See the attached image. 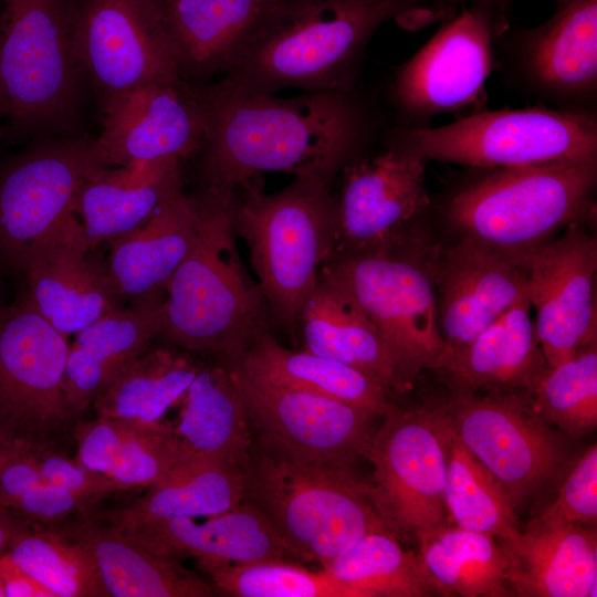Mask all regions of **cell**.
I'll list each match as a JSON object with an SVG mask.
<instances>
[{"label":"cell","mask_w":597,"mask_h":597,"mask_svg":"<svg viewBox=\"0 0 597 597\" xmlns=\"http://www.w3.org/2000/svg\"><path fill=\"white\" fill-rule=\"evenodd\" d=\"M70 346L22 295L0 312V437L39 451L66 425Z\"/></svg>","instance_id":"14"},{"label":"cell","mask_w":597,"mask_h":597,"mask_svg":"<svg viewBox=\"0 0 597 597\" xmlns=\"http://www.w3.org/2000/svg\"><path fill=\"white\" fill-rule=\"evenodd\" d=\"M525 294L549 368L597 343L595 276L597 242L584 221L527 256Z\"/></svg>","instance_id":"19"},{"label":"cell","mask_w":597,"mask_h":597,"mask_svg":"<svg viewBox=\"0 0 597 597\" xmlns=\"http://www.w3.org/2000/svg\"><path fill=\"white\" fill-rule=\"evenodd\" d=\"M304 1H315V0H304Z\"/></svg>","instance_id":"56"},{"label":"cell","mask_w":597,"mask_h":597,"mask_svg":"<svg viewBox=\"0 0 597 597\" xmlns=\"http://www.w3.org/2000/svg\"><path fill=\"white\" fill-rule=\"evenodd\" d=\"M244 474L245 500L268 516L289 555L302 561L325 566L366 534H395L369 484L352 468L303 461L261 446Z\"/></svg>","instance_id":"6"},{"label":"cell","mask_w":597,"mask_h":597,"mask_svg":"<svg viewBox=\"0 0 597 597\" xmlns=\"http://www.w3.org/2000/svg\"><path fill=\"white\" fill-rule=\"evenodd\" d=\"M127 534L177 558L248 564L281 561L289 553L268 516L253 503L197 523L180 517L153 521H112Z\"/></svg>","instance_id":"27"},{"label":"cell","mask_w":597,"mask_h":597,"mask_svg":"<svg viewBox=\"0 0 597 597\" xmlns=\"http://www.w3.org/2000/svg\"><path fill=\"white\" fill-rule=\"evenodd\" d=\"M526 294L441 369L453 391L531 395L548 369Z\"/></svg>","instance_id":"30"},{"label":"cell","mask_w":597,"mask_h":597,"mask_svg":"<svg viewBox=\"0 0 597 597\" xmlns=\"http://www.w3.org/2000/svg\"><path fill=\"white\" fill-rule=\"evenodd\" d=\"M95 503L63 486L42 483L6 506L27 521L54 525L76 513H84Z\"/></svg>","instance_id":"45"},{"label":"cell","mask_w":597,"mask_h":597,"mask_svg":"<svg viewBox=\"0 0 597 597\" xmlns=\"http://www.w3.org/2000/svg\"><path fill=\"white\" fill-rule=\"evenodd\" d=\"M554 1L556 2L557 8H559V7H563V6L574 1V0H554Z\"/></svg>","instance_id":"52"},{"label":"cell","mask_w":597,"mask_h":597,"mask_svg":"<svg viewBox=\"0 0 597 597\" xmlns=\"http://www.w3.org/2000/svg\"><path fill=\"white\" fill-rule=\"evenodd\" d=\"M73 46L102 102L149 83L182 81L163 0H72Z\"/></svg>","instance_id":"16"},{"label":"cell","mask_w":597,"mask_h":597,"mask_svg":"<svg viewBox=\"0 0 597 597\" xmlns=\"http://www.w3.org/2000/svg\"><path fill=\"white\" fill-rule=\"evenodd\" d=\"M507 556L512 596H596V531L582 524L541 516L499 541Z\"/></svg>","instance_id":"24"},{"label":"cell","mask_w":597,"mask_h":597,"mask_svg":"<svg viewBox=\"0 0 597 597\" xmlns=\"http://www.w3.org/2000/svg\"><path fill=\"white\" fill-rule=\"evenodd\" d=\"M44 482L38 452L15 450L0 464V507Z\"/></svg>","instance_id":"47"},{"label":"cell","mask_w":597,"mask_h":597,"mask_svg":"<svg viewBox=\"0 0 597 597\" xmlns=\"http://www.w3.org/2000/svg\"><path fill=\"white\" fill-rule=\"evenodd\" d=\"M323 570L362 597L442 595L421 554L405 551L389 532L366 534Z\"/></svg>","instance_id":"35"},{"label":"cell","mask_w":597,"mask_h":597,"mask_svg":"<svg viewBox=\"0 0 597 597\" xmlns=\"http://www.w3.org/2000/svg\"><path fill=\"white\" fill-rule=\"evenodd\" d=\"M247 495L244 471L221 460L190 455L147 488L133 505L111 521L195 519L228 512Z\"/></svg>","instance_id":"34"},{"label":"cell","mask_w":597,"mask_h":597,"mask_svg":"<svg viewBox=\"0 0 597 597\" xmlns=\"http://www.w3.org/2000/svg\"><path fill=\"white\" fill-rule=\"evenodd\" d=\"M437 323L443 343L438 370L525 295L522 264L468 239L434 261Z\"/></svg>","instance_id":"22"},{"label":"cell","mask_w":597,"mask_h":597,"mask_svg":"<svg viewBox=\"0 0 597 597\" xmlns=\"http://www.w3.org/2000/svg\"><path fill=\"white\" fill-rule=\"evenodd\" d=\"M298 321L304 350L348 365L388 392L408 390L375 325L352 293L324 269Z\"/></svg>","instance_id":"28"},{"label":"cell","mask_w":597,"mask_h":597,"mask_svg":"<svg viewBox=\"0 0 597 597\" xmlns=\"http://www.w3.org/2000/svg\"><path fill=\"white\" fill-rule=\"evenodd\" d=\"M20 272L25 298L65 336L119 307L106 263L88 247L75 213L32 247Z\"/></svg>","instance_id":"20"},{"label":"cell","mask_w":597,"mask_h":597,"mask_svg":"<svg viewBox=\"0 0 597 597\" xmlns=\"http://www.w3.org/2000/svg\"><path fill=\"white\" fill-rule=\"evenodd\" d=\"M174 426L188 457L227 462L245 471L251 460L250 420L229 369H199Z\"/></svg>","instance_id":"33"},{"label":"cell","mask_w":597,"mask_h":597,"mask_svg":"<svg viewBox=\"0 0 597 597\" xmlns=\"http://www.w3.org/2000/svg\"><path fill=\"white\" fill-rule=\"evenodd\" d=\"M0 87L3 114L21 134L66 130L83 72L72 32V0H3Z\"/></svg>","instance_id":"8"},{"label":"cell","mask_w":597,"mask_h":597,"mask_svg":"<svg viewBox=\"0 0 597 597\" xmlns=\"http://www.w3.org/2000/svg\"><path fill=\"white\" fill-rule=\"evenodd\" d=\"M418 543L442 595L512 596L506 580L509 559L494 537L447 525Z\"/></svg>","instance_id":"36"},{"label":"cell","mask_w":597,"mask_h":597,"mask_svg":"<svg viewBox=\"0 0 597 597\" xmlns=\"http://www.w3.org/2000/svg\"><path fill=\"white\" fill-rule=\"evenodd\" d=\"M494 69L505 86L540 105L597 114V0H574L535 28H504Z\"/></svg>","instance_id":"13"},{"label":"cell","mask_w":597,"mask_h":597,"mask_svg":"<svg viewBox=\"0 0 597 597\" xmlns=\"http://www.w3.org/2000/svg\"><path fill=\"white\" fill-rule=\"evenodd\" d=\"M473 169L447 196L442 216L461 239L520 264L594 211L597 161Z\"/></svg>","instance_id":"4"},{"label":"cell","mask_w":597,"mask_h":597,"mask_svg":"<svg viewBox=\"0 0 597 597\" xmlns=\"http://www.w3.org/2000/svg\"><path fill=\"white\" fill-rule=\"evenodd\" d=\"M366 458L371 498L397 537L425 538L447 526L446 425L439 406L387 415Z\"/></svg>","instance_id":"12"},{"label":"cell","mask_w":597,"mask_h":597,"mask_svg":"<svg viewBox=\"0 0 597 597\" xmlns=\"http://www.w3.org/2000/svg\"><path fill=\"white\" fill-rule=\"evenodd\" d=\"M130 426L129 420L108 416L77 422L74 428L77 442L75 461L92 471L109 475Z\"/></svg>","instance_id":"44"},{"label":"cell","mask_w":597,"mask_h":597,"mask_svg":"<svg viewBox=\"0 0 597 597\" xmlns=\"http://www.w3.org/2000/svg\"><path fill=\"white\" fill-rule=\"evenodd\" d=\"M6 555L54 597H109L90 553L51 526L32 523Z\"/></svg>","instance_id":"39"},{"label":"cell","mask_w":597,"mask_h":597,"mask_svg":"<svg viewBox=\"0 0 597 597\" xmlns=\"http://www.w3.org/2000/svg\"><path fill=\"white\" fill-rule=\"evenodd\" d=\"M228 365L250 377L337 399L375 416L386 417L397 408L389 392L364 373L307 350L287 349L268 331Z\"/></svg>","instance_id":"32"},{"label":"cell","mask_w":597,"mask_h":597,"mask_svg":"<svg viewBox=\"0 0 597 597\" xmlns=\"http://www.w3.org/2000/svg\"><path fill=\"white\" fill-rule=\"evenodd\" d=\"M95 146L106 167L189 157L199 151L205 123L188 83H149L103 102Z\"/></svg>","instance_id":"21"},{"label":"cell","mask_w":597,"mask_h":597,"mask_svg":"<svg viewBox=\"0 0 597 597\" xmlns=\"http://www.w3.org/2000/svg\"><path fill=\"white\" fill-rule=\"evenodd\" d=\"M464 0H442V4L446 6L447 8L451 9L453 7H455L457 4H459L460 2H462Z\"/></svg>","instance_id":"51"},{"label":"cell","mask_w":597,"mask_h":597,"mask_svg":"<svg viewBox=\"0 0 597 597\" xmlns=\"http://www.w3.org/2000/svg\"><path fill=\"white\" fill-rule=\"evenodd\" d=\"M227 368L261 446L298 460L352 468L365 457L375 415L318 394L250 377Z\"/></svg>","instance_id":"18"},{"label":"cell","mask_w":597,"mask_h":597,"mask_svg":"<svg viewBox=\"0 0 597 597\" xmlns=\"http://www.w3.org/2000/svg\"><path fill=\"white\" fill-rule=\"evenodd\" d=\"M0 578L6 597H54L48 588L15 566L6 553L0 556Z\"/></svg>","instance_id":"48"},{"label":"cell","mask_w":597,"mask_h":597,"mask_svg":"<svg viewBox=\"0 0 597 597\" xmlns=\"http://www.w3.org/2000/svg\"><path fill=\"white\" fill-rule=\"evenodd\" d=\"M3 306L1 305V302H0V312L2 311Z\"/></svg>","instance_id":"55"},{"label":"cell","mask_w":597,"mask_h":597,"mask_svg":"<svg viewBox=\"0 0 597 597\" xmlns=\"http://www.w3.org/2000/svg\"><path fill=\"white\" fill-rule=\"evenodd\" d=\"M105 168L95 139L44 140L0 171V262L20 271L34 244L74 212L86 180Z\"/></svg>","instance_id":"17"},{"label":"cell","mask_w":597,"mask_h":597,"mask_svg":"<svg viewBox=\"0 0 597 597\" xmlns=\"http://www.w3.org/2000/svg\"><path fill=\"white\" fill-rule=\"evenodd\" d=\"M0 597H6V596H4V590H3V586H2L1 578H0Z\"/></svg>","instance_id":"54"},{"label":"cell","mask_w":597,"mask_h":597,"mask_svg":"<svg viewBox=\"0 0 597 597\" xmlns=\"http://www.w3.org/2000/svg\"><path fill=\"white\" fill-rule=\"evenodd\" d=\"M193 196L172 191L138 228L109 240L106 269L119 298L132 302L165 290L196 240Z\"/></svg>","instance_id":"29"},{"label":"cell","mask_w":597,"mask_h":597,"mask_svg":"<svg viewBox=\"0 0 597 597\" xmlns=\"http://www.w3.org/2000/svg\"><path fill=\"white\" fill-rule=\"evenodd\" d=\"M434 260L433 255L342 254L322 266L356 298L408 388L422 370H438L443 354Z\"/></svg>","instance_id":"10"},{"label":"cell","mask_w":597,"mask_h":597,"mask_svg":"<svg viewBox=\"0 0 597 597\" xmlns=\"http://www.w3.org/2000/svg\"><path fill=\"white\" fill-rule=\"evenodd\" d=\"M179 159L136 161L105 168L82 186L74 207L92 250L142 226L182 187Z\"/></svg>","instance_id":"31"},{"label":"cell","mask_w":597,"mask_h":597,"mask_svg":"<svg viewBox=\"0 0 597 597\" xmlns=\"http://www.w3.org/2000/svg\"><path fill=\"white\" fill-rule=\"evenodd\" d=\"M254 181L235 191L234 231L248 244L269 311L291 328L322 266L336 253V200L331 180L317 174L294 176L274 193Z\"/></svg>","instance_id":"5"},{"label":"cell","mask_w":597,"mask_h":597,"mask_svg":"<svg viewBox=\"0 0 597 597\" xmlns=\"http://www.w3.org/2000/svg\"><path fill=\"white\" fill-rule=\"evenodd\" d=\"M198 367L186 356L166 349L142 354L94 400L97 416L158 422L184 399Z\"/></svg>","instance_id":"37"},{"label":"cell","mask_w":597,"mask_h":597,"mask_svg":"<svg viewBox=\"0 0 597 597\" xmlns=\"http://www.w3.org/2000/svg\"><path fill=\"white\" fill-rule=\"evenodd\" d=\"M533 410L551 427L583 438L597 426V344L548 368L530 395Z\"/></svg>","instance_id":"40"},{"label":"cell","mask_w":597,"mask_h":597,"mask_svg":"<svg viewBox=\"0 0 597 597\" xmlns=\"http://www.w3.org/2000/svg\"><path fill=\"white\" fill-rule=\"evenodd\" d=\"M163 291L116 307L76 333L65 365L63 389L71 416L83 412L109 383L163 333Z\"/></svg>","instance_id":"25"},{"label":"cell","mask_w":597,"mask_h":597,"mask_svg":"<svg viewBox=\"0 0 597 597\" xmlns=\"http://www.w3.org/2000/svg\"><path fill=\"white\" fill-rule=\"evenodd\" d=\"M386 144L423 161L476 169L523 168L597 161V114L537 104L480 111L439 127L394 126Z\"/></svg>","instance_id":"7"},{"label":"cell","mask_w":597,"mask_h":597,"mask_svg":"<svg viewBox=\"0 0 597 597\" xmlns=\"http://www.w3.org/2000/svg\"><path fill=\"white\" fill-rule=\"evenodd\" d=\"M442 417L447 440L444 501L448 514L457 526L464 530L483 533L499 541L512 537L520 530L515 509L505 489L462 444L448 426L443 413Z\"/></svg>","instance_id":"38"},{"label":"cell","mask_w":597,"mask_h":597,"mask_svg":"<svg viewBox=\"0 0 597 597\" xmlns=\"http://www.w3.org/2000/svg\"><path fill=\"white\" fill-rule=\"evenodd\" d=\"M538 516L577 524L597 522V446L578 459L564 479L557 498Z\"/></svg>","instance_id":"43"},{"label":"cell","mask_w":597,"mask_h":597,"mask_svg":"<svg viewBox=\"0 0 597 597\" xmlns=\"http://www.w3.org/2000/svg\"><path fill=\"white\" fill-rule=\"evenodd\" d=\"M48 526V525H46ZM80 544L94 559L113 597H209L213 586L179 558L111 526L88 519L50 525Z\"/></svg>","instance_id":"26"},{"label":"cell","mask_w":597,"mask_h":597,"mask_svg":"<svg viewBox=\"0 0 597 597\" xmlns=\"http://www.w3.org/2000/svg\"><path fill=\"white\" fill-rule=\"evenodd\" d=\"M3 114V98H2V92L0 87V116Z\"/></svg>","instance_id":"53"},{"label":"cell","mask_w":597,"mask_h":597,"mask_svg":"<svg viewBox=\"0 0 597 597\" xmlns=\"http://www.w3.org/2000/svg\"><path fill=\"white\" fill-rule=\"evenodd\" d=\"M213 586L238 597H362L323 569L311 572L281 561L248 564L196 561Z\"/></svg>","instance_id":"41"},{"label":"cell","mask_w":597,"mask_h":597,"mask_svg":"<svg viewBox=\"0 0 597 597\" xmlns=\"http://www.w3.org/2000/svg\"><path fill=\"white\" fill-rule=\"evenodd\" d=\"M474 1L396 70L389 85L396 126L423 128L442 114L482 111L504 25L501 0Z\"/></svg>","instance_id":"9"},{"label":"cell","mask_w":597,"mask_h":597,"mask_svg":"<svg viewBox=\"0 0 597 597\" xmlns=\"http://www.w3.org/2000/svg\"><path fill=\"white\" fill-rule=\"evenodd\" d=\"M421 0H283L240 61L221 80L245 91L276 94L350 90L375 32L395 19L430 20Z\"/></svg>","instance_id":"2"},{"label":"cell","mask_w":597,"mask_h":597,"mask_svg":"<svg viewBox=\"0 0 597 597\" xmlns=\"http://www.w3.org/2000/svg\"><path fill=\"white\" fill-rule=\"evenodd\" d=\"M31 524L22 516L0 507V556L7 552L13 540Z\"/></svg>","instance_id":"49"},{"label":"cell","mask_w":597,"mask_h":597,"mask_svg":"<svg viewBox=\"0 0 597 597\" xmlns=\"http://www.w3.org/2000/svg\"><path fill=\"white\" fill-rule=\"evenodd\" d=\"M39 455V454H38ZM40 468L46 483L63 486L94 503L124 489L108 475L92 471L75 460L59 454L39 455Z\"/></svg>","instance_id":"46"},{"label":"cell","mask_w":597,"mask_h":597,"mask_svg":"<svg viewBox=\"0 0 597 597\" xmlns=\"http://www.w3.org/2000/svg\"><path fill=\"white\" fill-rule=\"evenodd\" d=\"M439 407L462 444L501 482L515 510L565 461L563 438L533 410L526 394L453 391Z\"/></svg>","instance_id":"15"},{"label":"cell","mask_w":597,"mask_h":597,"mask_svg":"<svg viewBox=\"0 0 597 597\" xmlns=\"http://www.w3.org/2000/svg\"><path fill=\"white\" fill-rule=\"evenodd\" d=\"M283 0H163L179 77L199 84L226 75Z\"/></svg>","instance_id":"23"},{"label":"cell","mask_w":597,"mask_h":597,"mask_svg":"<svg viewBox=\"0 0 597 597\" xmlns=\"http://www.w3.org/2000/svg\"><path fill=\"white\" fill-rule=\"evenodd\" d=\"M187 457L172 425L132 421L108 476L124 490L147 489Z\"/></svg>","instance_id":"42"},{"label":"cell","mask_w":597,"mask_h":597,"mask_svg":"<svg viewBox=\"0 0 597 597\" xmlns=\"http://www.w3.org/2000/svg\"><path fill=\"white\" fill-rule=\"evenodd\" d=\"M18 449L23 448L17 447L0 437V464Z\"/></svg>","instance_id":"50"},{"label":"cell","mask_w":597,"mask_h":597,"mask_svg":"<svg viewBox=\"0 0 597 597\" xmlns=\"http://www.w3.org/2000/svg\"><path fill=\"white\" fill-rule=\"evenodd\" d=\"M426 164L387 146L380 154L358 158L342 169L341 191L335 198V255H431L423 238L431 210Z\"/></svg>","instance_id":"11"},{"label":"cell","mask_w":597,"mask_h":597,"mask_svg":"<svg viewBox=\"0 0 597 597\" xmlns=\"http://www.w3.org/2000/svg\"><path fill=\"white\" fill-rule=\"evenodd\" d=\"M188 85L203 116L199 167L206 186L237 190L269 171L332 181L365 157L379 128L373 108L352 88L277 97L223 80Z\"/></svg>","instance_id":"1"},{"label":"cell","mask_w":597,"mask_h":597,"mask_svg":"<svg viewBox=\"0 0 597 597\" xmlns=\"http://www.w3.org/2000/svg\"><path fill=\"white\" fill-rule=\"evenodd\" d=\"M235 189L206 186L193 195L199 228L165 290L163 335L189 350L238 359L266 332L268 305L235 245Z\"/></svg>","instance_id":"3"}]
</instances>
